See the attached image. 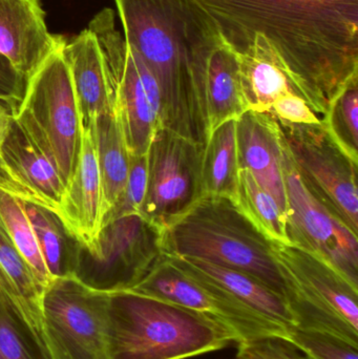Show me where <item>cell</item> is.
<instances>
[{
  "label": "cell",
  "mask_w": 358,
  "mask_h": 359,
  "mask_svg": "<svg viewBox=\"0 0 358 359\" xmlns=\"http://www.w3.org/2000/svg\"><path fill=\"white\" fill-rule=\"evenodd\" d=\"M193 1L239 54L254 36L268 39L321 119L358 81V0Z\"/></svg>",
  "instance_id": "obj_1"
},
{
  "label": "cell",
  "mask_w": 358,
  "mask_h": 359,
  "mask_svg": "<svg viewBox=\"0 0 358 359\" xmlns=\"http://www.w3.org/2000/svg\"><path fill=\"white\" fill-rule=\"evenodd\" d=\"M123 37L161 94V128L205 147L208 62L221 36L193 0H113Z\"/></svg>",
  "instance_id": "obj_2"
},
{
  "label": "cell",
  "mask_w": 358,
  "mask_h": 359,
  "mask_svg": "<svg viewBox=\"0 0 358 359\" xmlns=\"http://www.w3.org/2000/svg\"><path fill=\"white\" fill-rule=\"evenodd\" d=\"M106 331L109 359H187L237 345L221 323L132 291L109 293Z\"/></svg>",
  "instance_id": "obj_3"
},
{
  "label": "cell",
  "mask_w": 358,
  "mask_h": 359,
  "mask_svg": "<svg viewBox=\"0 0 358 359\" xmlns=\"http://www.w3.org/2000/svg\"><path fill=\"white\" fill-rule=\"evenodd\" d=\"M273 244L235 201L203 196L163 231L164 255L195 257L245 272L284 297Z\"/></svg>",
  "instance_id": "obj_4"
},
{
  "label": "cell",
  "mask_w": 358,
  "mask_h": 359,
  "mask_svg": "<svg viewBox=\"0 0 358 359\" xmlns=\"http://www.w3.org/2000/svg\"><path fill=\"white\" fill-rule=\"evenodd\" d=\"M63 40L25 81L15 119L56 168L65 189L79 165L82 123Z\"/></svg>",
  "instance_id": "obj_5"
},
{
  "label": "cell",
  "mask_w": 358,
  "mask_h": 359,
  "mask_svg": "<svg viewBox=\"0 0 358 359\" xmlns=\"http://www.w3.org/2000/svg\"><path fill=\"white\" fill-rule=\"evenodd\" d=\"M294 328L317 331L358 346V288L317 255L273 244Z\"/></svg>",
  "instance_id": "obj_6"
},
{
  "label": "cell",
  "mask_w": 358,
  "mask_h": 359,
  "mask_svg": "<svg viewBox=\"0 0 358 359\" xmlns=\"http://www.w3.org/2000/svg\"><path fill=\"white\" fill-rule=\"evenodd\" d=\"M96 36L130 156L145 155L161 128V94L155 76L116 27L115 11L105 8L88 23Z\"/></svg>",
  "instance_id": "obj_7"
},
{
  "label": "cell",
  "mask_w": 358,
  "mask_h": 359,
  "mask_svg": "<svg viewBox=\"0 0 358 359\" xmlns=\"http://www.w3.org/2000/svg\"><path fill=\"white\" fill-rule=\"evenodd\" d=\"M109 293L75 273L54 278L41 299V334L52 359H109Z\"/></svg>",
  "instance_id": "obj_8"
},
{
  "label": "cell",
  "mask_w": 358,
  "mask_h": 359,
  "mask_svg": "<svg viewBox=\"0 0 358 359\" xmlns=\"http://www.w3.org/2000/svg\"><path fill=\"white\" fill-rule=\"evenodd\" d=\"M204 314L224 325L237 345L264 339H289V330L256 313L216 285L174 265L165 255L130 290Z\"/></svg>",
  "instance_id": "obj_9"
},
{
  "label": "cell",
  "mask_w": 358,
  "mask_h": 359,
  "mask_svg": "<svg viewBox=\"0 0 358 359\" xmlns=\"http://www.w3.org/2000/svg\"><path fill=\"white\" fill-rule=\"evenodd\" d=\"M277 119L284 145L312 194L358 234V163L321 124Z\"/></svg>",
  "instance_id": "obj_10"
},
{
  "label": "cell",
  "mask_w": 358,
  "mask_h": 359,
  "mask_svg": "<svg viewBox=\"0 0 358 359\" xmlns=\"http://www.w3.org/2000/svg\"><path fill=\"white\" fill-rule=\"evenodd\" d=\"M204 147L158 128L147 151V188L140 215L165 230L203 196Z\"/></svg>",
  "instance_id": "obj_11"
},
{
  "label": "cell",
  "mask_w": 358,
  "mask_h": 359,
  "mask_svg": "<svg viewBox=\"0 0 358 359\" xmlns=\"http://www.w3.org/2000/svg\"><path fill=\"white\" fill-rule=\"evenodd\" d=\"M283 170L286 231L290 244L317 255L358 288V234L309 189L285 145Z\"/></svg>",
  "instance_id": "obj_12"
},
{
  "label": "cell",
  "mask_w": 358,
  "mask_h": 359,
  "mask_svg": "<svg viewBox=\"0 0 358 359\" xmlns=\"http://www.w3.org/2000/svg\"><path fill=\"white\" fill-rule=\"evenodd\" d=\"M162 236L141 215L121 217L103 229L96 263L76 276L104 292L130 290L163 257Z\"/></svg>",
  "instance_id": "obj_13"
},
{
  "label": "cell",
  "mask_w": 358,
  "mask_h": 359,
  "mask_svg": "<svg viewBox=\"0 0 358 359\" xmlns=\"http://www.w3.org/2000/svg\"><path fill=\"white\" fill-rule=\"evenodd\" d=\"M0 188L56 215L65 192L56 168L14 116L0 154Z\"/></svg>",
  "instance_id": "obj_14"
},
{
  "label": "cell",
  "mask_w": 358,
  "mask_h": 359,
  "mask_svg": "<svg viewBox=\"0 0 358 359\" xmlns=\"http://www.w3.org/2000/svg\"><path fill=\"white\" fill-rule=\"evenodd\" d=\"M69 238L88 250L92 264L100 257L103 232V198L100 174L97 161L96 144L92 128H82V149L75 176L65 189L57 212Z\"/></svg>",
  "instance_id": "obj_15"
},
{
  "label": "cell",
  "mask_w": 358,
  "mask_h": 359,
  "mask_svg": "<svg viewBox=\"0 0 358 359\" xmlns=\"http://www.w3.org/2000/svg\"><path fill=\"white\" fill-rule=\"evenodd\" d=\"M41 0H0V56L27 81L58 44Z\"/></svg>",
  "instance_id": "obj_16"
},
{
  "label": "cell",
  "mask_w": 358,
  "mask_h": 359,
  "mask_svg": "<svg viewBox=\"0 0 358 359\" xmlns=\"http://www.w3.org/2000/svg\"><path fill=\"white\" fill-rule=\"evenodd\" d=\"M237 147L240 170H248L285 213L284 144L275 115L245 111L237 120Z\"/></svg>",
  "instance_id": "obj_17"
},
{
  "label": "cell",
  "mask_w": 358,
  "mask_h": 359,
  "mask_svg": "<svg viewBox=\"0 0 358 359\" xmlns=\"http://www.w3.org/2000/svg\"><path fill=\"white\" fill-rule=\"evenodd\" d=\"M63 55L71 72L82 128L113 109V95L96 36L88 27L63 40Z\"/></svg>",
  "instance_id": "obj_18"
},
{
  "label": "cell",
  "mask_w": 358,
  "mask_h": 359,
  "mask_svg": "<svg viewBox=\"0 0 358 359\" xmlns=\"http://www.w3.org/2000/svg\"><path fill=\"white\" fill-rule=\"evenodd\" d=\"M165 255L174 265L216 285L267 320L289 331L294 328V320L283 295L262 280L245 272L203 259Z\"/></svg>",
  "instance_id": "obj_19"
},
{
  "label": "cell",
  "mask_w": 358,
  "mask_h": 359,
  "mask_svg": "<svg viewBox=\"0 0 358 359\" xmlns=\"http://www.w3.org/2000/svg\"><path fill=\"white\" fill-rule=\"evenodd\" d=\"M239 63L248 111L269 113L282 95L296 93L302 96L281 57L264 36H254L252 44L239 54Z\"/></svg>",
  "instance_id": "obj_20"
},
{
  "label": "cell",
  "mask_w": 358,
  "mask_h": 359,
  "mask_svg": "<svg viewBox=\"0 0 358 359\" xmlns=\"http://www.w3.org/2000/svg\"><path fill=\"white\" fill-rule=\"evenodd\" d=\"M205 105L209 133L248 111L242 92L239 54L222 38L208 62Z\"/></svg>",
  "instance_id": "obj_21"
},
{
  "label": "cell",
  "mask_w": 358,
  "mask_h": 359,
  "mask_svg": "<svg viewBox=\"0 0 358 359\" xmlns=\"http://www.w3.org/2000/svg\"><path fill=\"white\" fill-rule=\"evenodd\" d=\"M90 126L96 144L104 222L105 217L117 204L125 189L130 170V154L115 109L97 117Z\"/></svg>",
  "instance_id": "obj_22"
},
{
  "label": "cell",
  "mask_w": 358,
  "mask_h": 359,
  "mask_svg": "<svg viewBox=\"0 0 358 359\" xmlns=\"http://www.w3.org/2000/svg\"><path fill=\"white\" fill-rule=\"evenodd\" d=\"M240 165L237 147V120L216 126L208 137L202 161L203 196L233 200L237 196Z\"/></svg>",
  "instance_id": "obj_23"
},
{
  "label": "cell",
  "mask_w": 358,
  "mask_h": 359,
  "mask_svg": "<svg viewBox=\"0 0 358 359\" xmlns=\"http://www.w3.org/2000/svg\"><path fill=\"white\" fill-rule=\"evenodd\" d=\"M0 359H52L41 333L4 290H0Z\"/></svg>",
  "instance_id": "obj_24"
},
{
  "label": "cell",
  "mask_w": 358,
  "mask_h": 359,
  "mask_svg": "<svg viewBox=\"0 0 358 359\" xmlns=\"http://www.w3.org/2000/svg\"><path fill=\"white\" fill-rule=\"evenodd\" d=\"M0 271L10 285L15 299L29 322L41 333V299L44 288L36 278L29 264L15 248L1 226Z\"/></svg>",
  "instance_id": "obj_25"
},
{
  "label": "cell",
  "mask_w": 358,
  "mask_h": 359,
  "mask_svg": "<svg viewBox=\"0 0 358 359\" xmlns=\"http://www.w3.org/2000/svg\"><path fill=\"white\" fill-rule=\"evenodd\" d=\"M0 226L15 248L29 264L41 286L46 289L53 278L48 273L35 232L25 209V201L0 188Z\"/></svg>",
  "instance_id": "obj_26"
},
{
  "label": "cell",
  "mask_w": 358,
  "mask_h": 359,
  "mask_svg": "<svg viewBox=\"0 0 358 359\" xmlns=\"http://www.w3.org/2000/svg\"><path fill=\"white\" fill-rule=\"evenodd\" d=\"M235 204L271 242L291 245L286 231V215L277 201L263 189L248 170H240Z\"/></svg>",
  "instance_id": "obj_27"
},
{
  "label": "cell",
  "mask_w": 358,
  "mask_h": 359,
  "mask_svg": "<svg viewBox=\"0 0 358 359\" xmlns=\"http://www.w3.org/2000/svg\"><path fill=\"white\" fill-rule=\"evenodd\" d=\"M25 209L50 278L54 280L75 273V266L65 255L64 236L67 232L58 215L32 203L25 202Z\"/></svg>",
  "instance_id": "obj_28"
},
{
  "label": "cell",
  "mask_w": 358,
  "mask_h": 359,
  "mask_svg": "<svg viewBox=\"0 0 358 359\" xmlns=\"http://www.w3.org/2000/svg\"><path fill=\"white\" fill-rule=\"evenodd\" d=\"M322 121L338 147L358 163V81L334 99Z\"/></svg>",
  "instance_id": "obj_29"
},
{
  "label": "cell",
  "mask_w": 358,
  "mask_h": 359,
  "mask_svg": "<svg viewBox=\"0 0 358 359\" xmlns=\"http://www.w3.org/2000/svg\"><path fill=\"white\" fill-rule=\"evenodd\" d=\"M287 341L311 359H358V346L326 333L292 328Z\"/></svg>",
  "instance_id": "obj_30"
},
{
  "label": "cell",
  "mask_w": 358,
  "mask_h": 359,
  "mask_svg": "<svg viewBox=\"0 0 358 359\" xmlns=\"http://www.w3.org/2000/svg\"><path fill=\"white\" fill-rule=\"evenodd\" d=\"M147 188V154L130 156V170L125 189L117 204L103 222V229L109 224L128 215H140Z\"/></svg>",
  "instance_id": "obj_31"
},
{
  "label": "cell",
  "mask_w": 358,
  "mask_h": 359,
  "mask_svg": "<svg viewBox=\"0 0 358 359\" xmlns=\"http://www.w3.org/2000/svg\"><path fill=\"white\" fill-rule=\"evenodd\" d=\"M235 359H311L285 339H264L237 345Z\"/></svg>",
  "instance_id": "obj_32"
},
{
  "label": "cell",
  "mask_w": 358,
  "mask_h": 359,
  "mask_svg": "<svg viewBox=\"0 0 358 359\" xmlns=\"http://www.w3.org/2000/svg\"><path fill=\"white\" fill-rule=\"evenodd\" d=\"M270 113L288 123L321 124L323 122L308 102L296 93H288L275 99Z\"/></svg>",
  "instance_id": "obj_33"
},
{
  "label": "cell",
  "mask_w": 358,
  "mask_h": 359,
  "mask_svg": "<svg viewBox=\"0 0 358 359\" xmlns=\"http://www.w3.org/2000/svg\"><path fill=\"white\" fill-rule=\"evenodd\" d=\"M21 83L25 81L13 71L8 61L0 56V96L8 98L16 96Z\"/></svg>",
  "instance_id": "obj_34"
},
{
  "label": "cell",
  "mask_w": 358,
  "mask_h": 359,
  "mask_svg": "<svg viewBox=\"0 0 358 359\" xmlns=\"http://www.w3.org/2000/svg\"><path fill=\"white\" fill-rule=\"evenodd\" d=\"M6 99H8V97L0 96V154H1L2 147L6 142V137L10 133L13 120V114L8 113L1 103L2 100H6Z\"/></svg>",
  "instance_id": "obj_35"
}]
</instances>
